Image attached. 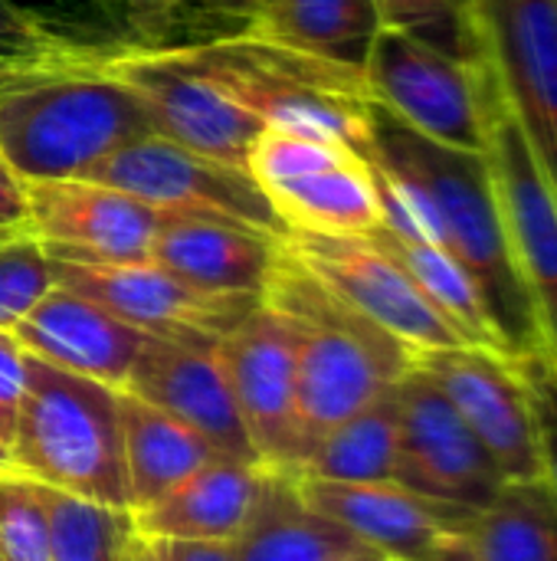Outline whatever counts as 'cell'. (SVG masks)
Segmentation results:
<instances>
[{"label": "cell", "instance_id": "obj_4", "mask_svg": "<svg viewBox=\"0 0 557 561\" xmlns=\"http://www.w3.org/2000/svg\"><path fill=\"white\" fill-rule=\"evenodd\" d=\"M210 82L263 122L371 151V99L364 72L266 43L253 33H230L184 46Z\"/></svg>", "mask_w": 557, "mask_h": 561}, {"label": "cell", "instance_id": "obj_34", "mask_svg": "<svg viewBox=\"0 0 557 561\" xmlns=\"http://www.w3.org/2000/svg\"><path fill=\"white\" fill-rule=\"evenodd\" d=\"M59 53H66V46L56 43L36 16L0 0V59H46Z\"/></svg>", "mask_w": 557, "mask_h": 561}, {"label": "cell", "instance_id": "obj_43", "mask_svg": "<svg viewBox=\"0 0 557 561\" xmlns=\"http://www.w3.org/2000/svg\"><path fill=\"white\" fill-rule=\"evenodd\" d=\"M443 561H473V559H469V552H466V542L460 539V542H456V546H453V549L443 556Z\"/></svg>", "mask_w": 557, "mask_h": 561}, {"label": "cell", "instance_id": "obj_31", "mask_svg": "<svg viewBox=\"0 0 557 561\" xmlns=\"http://www.w3.org/2000/svg\"><path fill=\"white\" fill-rule=\"evenodd\" d=\"M53 286L43 243L26 227L10 230L0 240V329L10 332Z\"/></svg>", "mask_w": 557, "mask_h": 561}, {"label": "cell", "instance_id": "obj_2", "mask_svg": "<svg viewBox=\"0 0 557 561\" xmlns=\"http://www.w3.org/2000/svg\"><path fill=\"white\" fill-rule=\"evenodd\" d=\"M263 302L282 312L295 335L305 457L325 434L364 411L414 368L417 355L401 339L338 299L286 250V243L282 260L263 289Z\"/></svg>", "mask_w": 557, "mask_h": 561}, {"label": "cell", "instance_id": "obj_38", "mask_svg": "<svg viewBox=\"0 0 557 561\" xmlns=\"http://www.w3.org/2000/svg\"><path fill=\"white\" fill-rule=\"evenodd\" d=\"M118 3H125L131 13H138L144 20H164L181 7H190V0H118Z\"/></svg>", "mask_w": 557, "mask_h": 561}, {"label": "cell", "instance_id": "obj_1", "mask_svg": "<svg viewBox=\"0 0 557 561\" xmlns=\"http://www.w3.org/2000/svg\"><path fill=\"white\" fill-rule=\"evenodd\" d=\"M384 224L446 250L473 279L512 358L545 348L538 312L519 276L486 154L433 145L371 102V151Z\"/></svg>", "mask_w": 557, "mask_h": 561}, {"label": "cell", "instance_id": "obj_16", "mask_svg": "<svg viewBox=\"0 0 557 561\" xmlns=\"http://www.w3.org/2000/svg\"><path fill=\"white\" fill-rule=\"evenodd\" d=\"M26 230L53 260L144 263L161 214L144 201L89 178L23 181Z\"/></svg>", "mask_w": 557, "mask_h": 561}, {"label": "cell", "instance_id": "obj_26", "mask_svg": "<svg viewBox=\"0 0 557 561\" xmlns=\"http://www.w3.org/2000/svg\"><path fill=\"white\" fill-rule=\"evenodd\" d=\"M364 237L378 250H384L417 283V289L460 332V339L466 345H479V348H492V352L509 355L502 348L486 309H483V299H479L473 279L463 273V266L446 250H440L437 243H430L427 237H420L414 230H401L391 224H378Z\"/></svg>", "mask_w": 557, "mask_h": 561}, {"label": "cell", "instance_id": "obj_44", "mask_svg": "<svg viewBox=\"0 0 557 561\" xmlns=\"http://www.w3.org/2000/svg\"><path fill=\"white\" fill-rule=\"evenodd\" d=\"M7 470H13V450H10V444L0 440V473H7Z\"/></svg>", "mask_w": 557, "mask_h": 561}, {"label": "cell", "instance_id": "obj_23", "mask_svg": "<svg viewBox=\"0 0 557 561\" xmlns=\"http://www.w3.org/2000/svg\"><path fill=\"white\" fill-rule=\"evenodd\" d=\"M230 549L233 561H338L361 542L302 500L295 473L266 467L256 506Z\"/></svg>", "mask_w": 557, "mask_h": 561}, {"label": "cell", "instance_id": "obj_45", "mask_svg": "<svg viewBox=\"0 0 557 561\" xmlns=\"http://www.w3.org/2000/svg\"><path fill=\"white\" fill-rule=\"evenodd\" d=\"M7 233H10V230H7V227H0V240H3V237H7Z\"/></svg>", "mask_w": 557, "mask_h": 561}, {"label": "cell", "instance_id": "obj_18", "mask_svg": "<svg viewBox=\"0 0 557 561\" xmlns=\"http://www.w3.org/2000/svg\"><path fill=\"white\" fill-rule=\"evenodd\" d=\"M121 391L144 398L187 424L213 447L217 457L263 463L243 427L227 368L220 362V342H171L151 335Z\"/></svg>", "mask_w": 557, "mask_h": 561}, {"label": "cell", "instance_id": "obj_14", "mask_svg": "<svg viewBox=\"0 0 557 561\" xmlns=\"http://www.w3.org/2000/svg\"><path fill=\"white\" fill-rule=\"evenodd\" d=\"M220 362L263 467L299 473L305 460L299 427V368L295 335L286 316L259 299V306L220 339Z\"/></svg>", "mask_w": 557, "mask_h": 561}, {"label": "cell", "instance_id": "obj_37", "mask_svg": "<svg viewBox=\"0 0 557 561\" xmlns=\"http://www.w3.org/2000/svg\"><path fill=\"white\" fill-rule=\"evenodd\" d=\"M0 227L16 230L26 227V191L23 181L13 174V168L0 154Z\"/></svg>", "mask_w": 557, "mask_h": 561}, {"label": "cell", "instance_id": "obj_24", "mask_svg": "<svg viewBox=\"0 0 557 561\" xmlns=\"http://www.w3.org/2000/svg\"><path fill=\"white\" fill-rule=\"evenodd\" d=\"M381 30L374 0H256L246 33L364 72Z\"/></svg>", "mask_w": 557, "mask_h": 561}, {"label": "cell", "instance_id": "obj_28", "mask_svg": "<svg viewBox=\"0 0 557 561\" xmlns=\"http://www.w3.org/2000/svg\"><path fill=\"white\" fill-rule=\"evenodd\" d=\"M397 388V385H394ZM325 434L295 477L325 483H397V391Z\"/></svg>", "mask_w": 557, "mask_h": 561}, {"label": "cell", "instance_id": "obj_40", "mask_svg": "<svg viewBox=\"0 0 557 561\" xmlns=\"http://www.w3.org/2000/svg\"><path fill=\"white\" fill-rule=\"evenodd\" d=\"M190 3H200L207 7L210 13H220V16H236L243 20V30H246V20L256 7V0H190Z\"/></svg>", "mask_w": 557, "mask_h": 561}, {"label": "cell", "instance_id": "obj_19", "mask_svg": "<svg viewBox=\"0 0 557 561\" xmlns=\"http://www.w3.org/2000/svg\"><path fill=\"white\" fill-rule=\"evenodd\" d=\"M302 500L391 561H443L473 513L443 506L397 483H325L295 477Z\"/></svg>", "mask_w": 557, "mask_h": 561}, {"label": "cell", "instance_id": "obj_10", "mask_svg": "<svg viewBox=\"0 0 557 561\" xmlns=\"http://www.w3.org/2000/svg\"><path fill=\"white\" fill-rule=\"evenodd\" d=\"M397 486L443 506L479 513L506 483V473L469 431L450 398L423 368L397 381Z\"/></svg>", "mask_w": 557, "mask_h": 561}, {"label": "cell", "instance_id": "obj_33", "mask_svg": "<svg viewBox=\"0 0 557 561\" xmlns=\"http://www.w3.org/2000/svg\"><path fill=\"white\" fill-rule=\"evenodd\" d=\"M519 368L532 394L538 447H542V473L557 500V358L548 348H538L519 358Z\"/></svg>", "mask_w": 557, "mask_h": 561}, {"label": "cell", "instance_id": "obj_6", "mask_svg": "<svg viewBox=\"0 0 557 561\" xmlns=\"http://www.w3.org/2000/svg\"><path fill=\"white\" fill-rule=\"evenodd\" d=\"M246 171L286 230L364 237L384 224L374 164L345 141L263 128L250 148Z\"/></svg>", "mask_w": 557, "mask_h": 561}, {"label": "cell", "instance_id": "obj_30", "mask_svg": "<svg viewBox=\"0 0 557 561\" xmlns=\"http://www.w3.org/2000/svg\"><path fill=\"white\" fill-rule=\"evenodd\" d=\"M381 26L401 30L453 59L483 66L473 0H374Z\"/></svg>", "mask_w": 557, "mask_h": 561}, {"label": "cell", "instance_id": "obj_46", "mask_svg": "<svg viewBox=\"0 0 557 561\" xmlns=\"http://www.w3.org/2000/svg\"><path fill=\"white\" fill-rule=\"evenodd\" d=\"M0 561H3V559H0Z\"/></svg>", "mask_w": 557, "mask_h": 561}, {"label": "cell", "instance_id": "obj_13", "mask_svg": "<svg viewBox=\"0 0 557 561\" xmlns=\"http://www.w3.org/2000/svg\"><path fill=\"white\" fill-rule=\"evenodd\" d=\"M282 243L338 299L401 339L414 355L466 345L417 283L368 237L289 230Z\"/></svg>", "mask_w": 557, "mask_h": 561}, {"label": "cell", "instance_id": "obj_39", "mask_svg": "<svg viewBox=\"0 0 557 561\" xmlns=\"http://www.w3.org/2000/svg\"><path fill=\"white\" fill-rule=\"evenodd\" d=\"M66 53H69V49H66ZM66 53H59V56H66ZM59 56H46V59H0V92H3L7 85H13L16 79H23L26 72H33L36 66L53 62V59H59Z\"/></svg>", "mask_w": 557, "mask_h": 561}, {"label": "cell", "instance_id": "obj_12", "mask_svg": "<svg viewBox=\"0 0 557 561\" xmlns=\"http://www.w3.org/2000/svg\"><path fill=\"white\" fill-rule=\"evenodd\" d=\"M53 283L72 289L115 319L171 342H220L263 296H230L197 289L158 263H79L53 260Z\"/></svg>", "mask_w": 557, "mask_h": 561}, {"label": "cell", "instance_id": "obj_25", "mask_svg": "<svg viewBox=\"0 0 557 561\" xmlns=\"http://www.w3.org/2000/svg\"><path fill=\"white\" fill-rule=\"evenodd\" d=\"M121 450L128 480V513H141L177 483L210 463L213 447L197 437L187 424L164 414L131 391H118Z\"/></svg>", "mask_w": 557, "mask_h": 561}, {"label": "cell", "instance_id": "obj_36", "mask_svg": "<svg viewBox=\"0 0 557 561\" xmlns=\"http://www.w3.org/2000/svg\"><path fill=\"white\" fill-rule=\"evenodd\" d=\"M161 561H233L230 542H187V539H151Z\"/></svg>", "mask_w": 557, "mask_h": 561}, {"label": "cell", "instance_id": "obj_27", "mask_svg": "<svg viewBox=\"0 0 557 561\" xmlns=\"http://www.w3.org/2000/svg\"><path fill=\"white\" fill-rule=\"evenodd\" d=\"M463 542L473 561H557V500L545 473L506 480Z\"/></svg>", "mask_w": 557, "mask_h": 561}, {"label": "cell", "instance_id": "obj_15", "mask_svg": "<svg viewBox=\"0 0 557 561\" xmlns=\"http://www.w3.org/2000/svg\"><path fill=\"white\" fill-rule=\"evenodd\" d=\"M414 365L437 381L506 480L542 477L538 427L519 358L479 345H456L420 352Z\"/></svg>", "mask_w": 557, "mask_h": 561}, {"label": "cell", "instance_id": "obj_29", "mask_svg": "<svg viewBox=\"0 0 557 561\" xmlns=\"http://www.w3.org/2000/svg\"><path fill=\"white\" fill-rule=\"evenodd\" d=\"M39 483V480H36ZM49 561H121V549L135 533V516L56 486L39 483Z\"/></svg>", "mask_w": 557, "mask_h": 561}, {"label": "cell", "instance_id": "obj_42", "mask_svg": "<svg viewBox=\"0 0 557 561\" xmlns=\"http://www.w3.org/2000/svg\"><path fill=\"white\" fill-rule=\"evenodd\" d=\"M338 561H391L387 556H381V552H374V549H368V546H361V549H355V552H348L345 559Z\"/></svg>", "mask_w": 557, "mask_h": 561}, {"label": "cell", "instance_id": "obj_8", "mask_svg": "<svg viewBox=\"0 0 557 561\" xmlns=\"http://www.w3.org/2000/svg\"><path fill=\"white\" fill-rule=\"evenodd\" d=\"M95 59L138 95L154 135L246 171L263 122L227 99L184 46H131Z\"/></svg>", "mask_w": 557, "mask_h": 561}, {"label": "cell", "instance_id": "obj_20", "mask_svg": "<svg viewBox=\"0 0 557 561\" xmlns=\"http://www.w3.org/2000/svg\"><path fill=\"white\" fill-rule=\"evenodd\" d=\"M10 332L26 355L115 391L128 385V375L151 339L62 286H53Z\"/></svg>", "mask_w": 557, "mask_h": 561}, {"label": "cell", "instance_id": "obj_32", "mask_svg": "<svg viewBox=\"0 0 557 561\" xmlns=\"http://www.w3.org/2000/svg\"><path fill=\"white\" fill-rule=\"evenodd\" d=\"M0 559L49 561V533L39 483L16 470L0 473Z\"/></svg>", "mask_w": 557, "mask_h": 561}, {"label": "cell", "instance_id": "obj_41", "mask_svg": "<svg viewBox=\"0 0 557 561\" xmlns=\"http://www.w3.org/2000/svg\"><path fill=\"white\" fill-rule=\"evenodd\" d=\"M121 561H161V556H158V549H154V542L148 536L131 533V539L121 549Z\"/></svg>", "mask_w": 557, "mask_h": 561}, {"label": "cell", "instance_id": "obj_22", "mask_svg": "<svg viewBox=\"0 0 557 561\" xmlns=\"http://www.w3.org/2000/svg\"><path fill=\"white\" fill-rule=\"evenodd\" d=\"M266 467L213 457L167 496L135 516V533L148 539L233 542L246 526Z\"/></svg>", "mask_w": 557, "mask_h": 561}, {"label": "cell", "instance_id": "obj_17", "mask_svg": "<svg viewBox=\"0 0 557 561\" xmlns=\"http://www.w3.org/2000/svg\"><path fill=\"white\" fill-rule=\"evenodd\" d=\"M486 164L519 276L538 312L545 348L557 358V197L499 92L489 122Z\"/></svg>", "mask_w": 557, "mask_h": 561}, {"label": "cell", "instance_id": "obj_5", "mask_svg": "<svg viewBox=\"0 0 557 561\" xmlns=\"http://www.w3.org/2000/svg\"><path fill=\"white\" fill-rule=\"evenodd\" d=\"M13 470L46 486L128 510L118 391L26 355Z\"/></svg>", "mask_w": 557, "mask_h": 561}, {"label": "cell", "instance_id": "obj_9", "mask_svg": "<svg viewBox=\"0 0 557 561\" xmlns=\"http://www.w3.org/2000/svg\"><path fill=\"white\" fill-rule=\"evenodd\" d=\"M82 178L112 184L144 201L158 214L223 220L272 237L289 233L250 171L187 151L161 135H144L118 148L115 154L92 164Z\"/></svg>", "mask_w": 557, "mask_h": 561}, {"label": "cell", "instance_id": "obj_11", "mask_svg": "<svg viewBox=\"0 0 557 561\" xmlns=\"http://www.w3.org/2000/svg\"><path fill=\"white\" fill-rule=\"evenodd\" d=\"M483 66L557 197V0H473Z\"/></svg>", "mask_w": 557, "mask_h": 561}, {"label": "cell", "instance_id": "obj_35", "mask_svg": "<svg viewBox=\"0 0 557 561\" xmlns=\"http://www.w3.org/2000/svg\"><path fill=\"white\" fill-rule=\"evenodd\" d=\"M26 388V352L13 332L0 329V440L13 447L16 414Z\"/></svg>", "mask_w": 557, "mask_h": 561}, {"label": "cell", "instance_id": "obj_7", "mask_svg": "<svg viewBox=\"0 0 557 561\" xmlns=\"http://www.w3.org/2000/svg\"><path fill=\"white\" fill-rule=\"evenodd\" d=\"M368 99L420 138L486 154L496 82L486 66L453 59L401 30L381 26L364 62Z\"/></svg>", "mask_w": 557, "mask_h": 561}, {"label": "cell", "instance_id": "obj_3", "mask_svg": "<svg viewBox=\"0 0 557 561\" xmlns=\"http://www.w3.org/2000/svg\"><path fill=\"white\" fill-rule=\"evenodd\" d=\"M144 135L154 128L138 95L72 49L0 92V154L20 181L82 178Z\"/></svg>", "mask_w": 557, "mask_h": 561}, {"label": "cell", "instance_id": "obj_21", "mask_svg": "<svg viewBox=\"0 0 557 561\" xmlns=\"http://www.w3.org/2000/svg\"><path fill=\"white\" fill-rule=\"evenodd\" d=\"M282 240L240 224L161 214L151 263L207 293L263 296L282 260Z\"/></svg>", "mask_w": 557, "mask_h": 561}]
</instances>
